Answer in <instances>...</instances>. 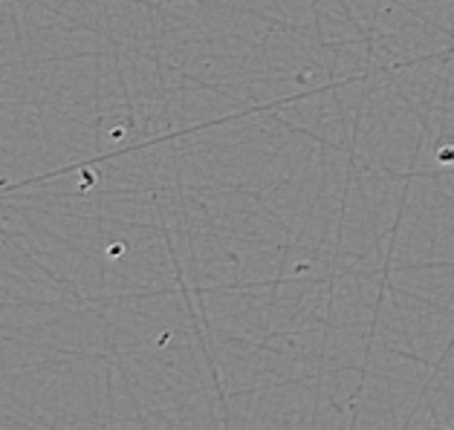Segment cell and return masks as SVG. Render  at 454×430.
<instances>
[]
</instances>
